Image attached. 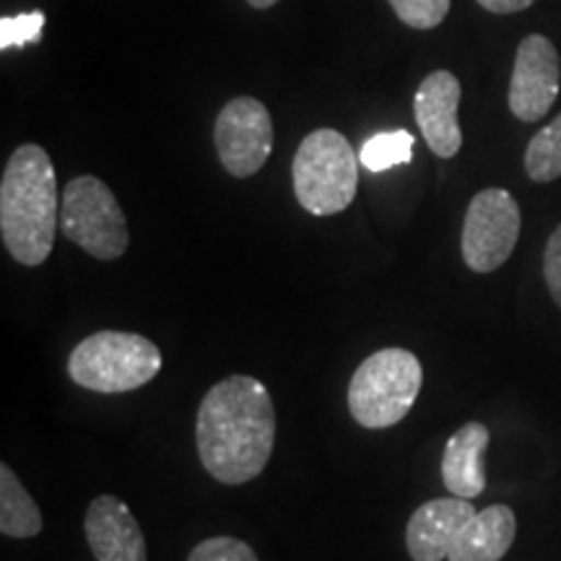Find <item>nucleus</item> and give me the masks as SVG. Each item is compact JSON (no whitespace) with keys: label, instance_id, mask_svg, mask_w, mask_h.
I'll return each instance as SVG.
<instances>
[{"label":"nucleus","instance_id":"obj_9","mask_svg":"<svg viewBox=\"0 0 561 561\" xmlns=\"http://www.w3.org/2000/svg\"><path fill=\"white\" fill-rule=\"evenodd\" d=\"M559 53L543 34L520 42L510 81V110L517 121L538 123L559 96Z\"/></svg>","mask_w":561,"mask_h":561},{"label":"nucleus","instance_id":"obj_12","mask_svg":"<svg viewBox=\"0 0 561 561\" xmlns=\"http://www.w3.org/2000/svg\"><path fill=\"white\" fill-rule=\"evenodd\" d=\"M476 515L471 500L445 496L432 500L413 512L409 528H405V546L413 561H442L450 557L455 538L460 536L462 525Z\"/></svg>","mask_w":561,"mask_h":561},{"label":"nucleus","instance_id":"obj_22","mask_svg":"<svg viewBox=\"0 0 561 561\" xmlns=\"http://www.w3.org/2000/svg\"><path fill=\"white\" fill-rule=\"evenodd\" d=\"M476 3L491 13H517L530 9L536 0H476Z\"/></svg>","mask_w":561,"mask_h":561},{"label":"nucleus","instance_id":"obj_6","mask_svg":"<svg viewBox=\"0 0 561 561\" xmlns=\"http://www.w3.org/2000/svg\"><path fill=\"white\" fill-rule=\"evenodd\" d=\"M60 229L96 261H117L130 244L128 219L115 193L91 174L68 182L60 203Z\"/></svg>","mask_w":561,"mask_h":561},{"label":"nucleus","instance_id":"obj_17","mask_svg":"<svg viewBox=\"0 0 561 561\" xmlns=\"http://www.w3.org/2000/svg\"><path fill=\"white\" fill-rule=\"evenodd\" d=\"M413 159V136L409 130H390L377 133L369 140H364L359 161L369 172H385L398 164H409Z\"/></svg>","mask_w":561,"mask_h":561},{"label":"nucleus","instance_id":"obj_23","mask_svg":"<svg viewBox=\"0 0 561 561\" xmlns=\"http://www.w3.org/2000/svg\"><path fill=\"white\" fill-rule=\"evenodd\" d=\"M248 3L252 5V9H261V11H265V9H271V5H276L278 0H248Z\"/></svg>","mask_w":561,"mask_h":561},{"label":"nucleus","instance_id":"obj_19","mask_svg":"<svg viewBox=\"0 0 561 561\" xmlns=\"http://www.w3.org/2000/svg\"><path fill=\"white\" fill-rule=\"evenodd\" d=\"M42 30H45V13L42 11L5 16L0 21V47H3V50H11V47L39 42Z\"/></svg>","mask_w":561,"mask_h":561},{"label":"nucleus","instance_id":"obj_1","mask_svg":"<svg viewBox=\"0 0 561 561\" xmlns=\"http://www.w3.org/2000/svg\"><path fill=\"white\" fill-rule=\"evenodd\" d=\"M195 442L208 476L227 486L257 479L276 445V405L268 388L248 375L216 382L201 401Z\"/></svg>","mask_w":561,"mask_h":561},{"label":"nucleus","instance_id":"obj_4","mask_svg":"<svg viewBox=\"0 0 561 561\" xmlns=\"http://www.w3.org/2000/svg\"><path fill=\"white\" fill-rule=\"evenodd\" d=\"M424 369L405 348H382L367 356L348 385V411L364 430H388L416 403Z\"/></svg>","mask_w":561,"mask_h":561},{"label":"nucleus","instance_id":"obj_8","mask_svg":"<svg viewBox=\"0 0 561 561\" xmlns=\"http://www.w3.org/2000/svg\"><path fill=\"white\" fill-rule=\"evenodd\" d=\"M214 144L231 178H252L265 167L273 151V121L261 100L237 96L216 117Z\"/></svg>","mask_w":561,"mask_h":561},{"label":"nucleus","instance_id":"obj_21","mask_svg":"<svg viewBox=\"0 0 561 561\" xmlns=\"http://www.w3.org/2000/svg\"><path fill=\"white\" fill-rule=\"evenodd\" d=\"M543 276H546V286H549L553 301L561 307V224L553 229L549 242H546Z\"/></svg>","mask_w":561,"mask_h":561},{"label":"nucleus","instance_id":"obj_14","mask_svg":"<svg viewBox=\"0 0 561 561\" xmlns=\"http://www.w3.org/2000/svg\"><path fill=\"white\" fill-rule=\"evenodd\" d=\"M515 512L507 504H491L462 525L447 561H500L515 543Z\"/></svg>","mask_w":561,"mask_h":561},{"label":"nucleus","instance_id":"obj_2","mask_svg":"<svg viewBox=\"0 0 561 561\" xmlns=\"http://www.w3.org/2000/svg\"><path fill=\"white\" fill-rule=\"evenodd\" d=\"M58 182L47 151L24 144L11 153L0 180V237L21 265H42L58 229Z\"/></svg>","mask_w":561,"mask_h":561},{"label":"nucleus","instance_id":"obj_7","mask_svg":"<svg viewBox=\"0 0 561 561\" xmlns=\"http://www.w3.org/2000/svg\"><path fill=\"white\" fill-rule=\"evenodd\" d=\"M520 206L502 187L476 193L462 221V261L476 273H491L507 263L520 237Z\"/></svg>","mask_w":561,"mask_h":561},{"label":"nucleus","instance_id":"obj_13","mask_svg":"<svg viewBox=\"0 0 561 561\" xmlns=\"http://www.w3.org/2000/svg\"><path fill=\"white\" fill-rule=\"evenodd\" d=\"M489 430L479 421H468L447 439L442 455V479L453 496L476 500L486 489Z\"/></svg>","mask_w":561,"mask_h":561},{"label":"nucleus","instance_id":"obj_20","mask_svg":"<svg viewBox=\"0 0 561 561\" xmlns=\"http://www.w3.org/2000/svg\"><path fill=\"white\" fill-rule=\"evenodd\" d=\"M187 561H261V559H257V553L252 551V546L240 541V538L216 536V538H206V541L195 546Z\"/></svg>","mask_w":561,"mask_h":561},{"label":"nucleus","instance_id":"obj_3","mask_svg":"<svg viewBox=\"0 0 561 561\" xmlns=\"http://www.w3.org/2000/svg\"><path fill=\"white\" fill-rule=\"evenodd\" d=\"M291 180L294 195L307 214H341L356 198L359 157L343 133L333 128L312 130L294 153Z\"/></svg>","mask_w":561,"mask_h":561},{"label":"nucleus","instance_id":"obj_5","mask_svg":"<svg viewBox=\"0 0 561 561\" xmlns=\"http://www.w3.org/2000/svg\"><path fill=\"white\" fill-rule=\"evenodd\" d=\"M161 369L157 343L138 333L100 331L83 339L68 359L70 380L81 388L117 396L149 385Z\"/></svg>","mask_w":561,"mask_h":561},{"label":"nucleus","instance_id":"obj_11","mask_svg":"<svg viewBox=\"0 0 561 561\" xmlns=\"http://www.w3.org/2000/svg\"><path fill=\"white\" fill-rule=\"evenodd\" d=\"M83 528L96 561H149L144 530L117 496H96L89 504Z\"/></svg>","mask_w":561,"mask_h":561},{"label":"nucleus","instance_id":"obj_16","mask_svg":"<svg viewBox=\"0 0 561 561\" xmlns=\"http://www.w3.org/2000/svg\"><path fill=\"white\" fill-rule=\"evenodd\" d=\"M525 172L533 182H553L561 178V115L530 138L525 149Z\"/></svg>","mask_w":561,"mask_h":561},{"label":"nucleus","instance_id":"obj_15","mask_svg":"<svg viewBox=\"0 0 561 561\" xmlns=\"http://www.w3.org/2000/svg\"><path fill=\"white\" fill-rule=\"evenodd\" d=\"M42 530V512L11 466H0V533L9 538H34Z\"/></svg>","mask_w":561,"mask_h":561},{"label":"nucleus","instance_id":"obj_18","mask_svg":"<svg viewBox=\"0 0 561 561\" xmlns=\"http://www.w3.org/2000/svg\"><path fill=\"white\" fill-rule=\"evenodd\" d=\"M396 16L411 30H434L450 13L453 0H390Z\"/></svg>","mask_w":561,"mask_h":561},{"label":"nucleus","instance_id":"obj_10","mask_svg":"<svg viewBox=\"0 0 561 561\" xmlns=\"http://www.w3.org/2000/svg\"><path fill=\"white\" fill-rule=\"evenodd\" d=\"M460 81L450 70H434L419 83L413 96V115L426 146L442 159H453L462 146V130L458 121Z\"/></svg>","mask_w":561,"mask_h":561}]
</instances>
